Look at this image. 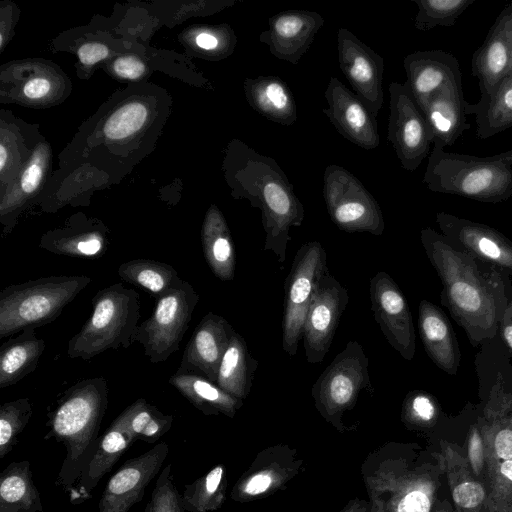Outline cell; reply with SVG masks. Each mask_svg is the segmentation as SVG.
Masks as SVG:
<instances>
[{
	"mask_svg": "<svg viewBox=\"0 0 512 512\" xmlns=\"http://www.w3.org/2000/svg\"><path fill=\"white\" fill-rule=\"evenodd\" d=\"M420 240L442 284L440 302L470 344L479 347L493 339L512 298L510 277L455 249L432 228H423Z\"/></svg>",
	"mask_w": 512,
	"mask_h": 512,
	"instance_id": "obj_1",
	"label": "cell"
},
{
	"mask_svg": "<svg viewBox=\"0 0 512 512\" xmlns=\"http://www.w3.org/2000/svg\"><path fill=\"white\" fill-rule=\"evenodd\" d=\"M497 336L474 359L480 398L477 422L485 450L483 484L490 512H512V363Z\"/></svg>",
	"mask_w": 512,
	"mask_h": 512,
	"instance_id": "obj_2",
	"label": "cell"
},
{
	"mask_svg": "<svg viewBox=\"0 0 512 512\" xmlns=\"http://www.w3.org/2000/svg\"><path fill=\"white\" fill-rule=\"evenodd\" d=\"M224 168L233 197L246 199L261 211L264 251H272L284 263L290 229L300 227L304 219V207L287 175L275 159L239 139L230 142Z\"/></svg>",
	"mask_w": 512,
	"mask_h": 512,
	"instance_id": "obj_3",
	"label": "cell"
},
{
	"mask_svg": "<svg viewBox=\"0 0 512 512\" xmlns=\"http://www.w3.org/2000/svg\"><path fill=\"white\" fill-rule=\"evenodd\" d=\"M108 393L104 377L86 378L60 394L47 412L44 440L53 439L66 449L55 480V484L66 493L96 450L108 407Z\"/></svg>",
	"mask_w": 512,
	"mask_h": 512,
	"instance_id": "obj_4",
	"label": "cell"
},
{
	"mask_svg": "<svg viewBox=\"0 0 512 512\" xmlns=\"http://www.w3.org/2000/svg\"><path fill=\"white\" fill-rule=\"evenodd\" d=\"M92 314L69 340L67 355L89 360L107 350L127 349L135 342L140 318V295L122 283L99 290L92 298Z\"/></svg>",
	"mask_w": 512,
	"mask_h": 512,
	"instance_id": "obj_5",
	"label": "cell"
},
{
	"mask_svg": "<svg viewBox=\"0 0 512 512\" xmlns=\"http://www.w3.org/2000/svg\"><path fill=\"white\" fill-rule=\"evenodd\" d=\"M90 283L87 275H54L6 286L0 292V338L53 322Z\"/></svg>",
	"mask_w": 512,
	"mask_h": 512,
	"instance_id": "obj_6",
	"label": "cell"
},
{
	"mask_svg": "<svg viewBox=\"0 0 512 512\" xmlns=\"http://www.w3.org/2000/svg\"><path fill=\"white\" fill-rule=\"evenodd\" d=\"M424 182L433 191L499 202L512 194V171L504 159H475L433 148Z\"/></svg>",
	"mask_w": 512,
	"mask_h": 512,
	"instance_id": "obj_7",
	"label": "cell"
},
{
	"mask_svg": "<svg viewBox=\"0 0 512 512\" xmlns=\"http://www.w3.org/2000/svg\"><path fill=\"white\" fill-rule=\"evenodd\" d=\"M368 365L362 345L351 340L317 378L312 397L326 420L339 425L342 414L355 406L360 391H372Z\"/></svg>",
	"mask_w": 512,
	"mask_h": 512,
	"instance_id": "obj_8",
	"label": "cell"
},
{
	"mask_svg": "<svg viewBox=\"0 0 512 512\" xmlns=\"http://www.w3.org/2000/svg\"><path fill=\"white\" fill-rule=\"evenodd\" d=\"M199 300L192 284L183 280L158 299L152 315L139 324L135 342L152 364L165 362L179 350Z\"/></svg>",
	"mask_w": 512,
	"mask_h": 512,
	"instance_id": "obj_9",
	"label": "cell"
},
{
	"mask_svg": "<svg viewBox=\"0 0 512 512\" xmlns=\"http://www.w3.org/2000/svg\"><path fill=\"white\" fill-rule=\"evenodd\" d=\"M327 272V254L322 244L304 243L296 252L285 281L282 348L290 357L297 353L313 294Z\"/></svg>",
	"mask_w": 512,
	"mask_h": 512,
	"instance_id": "obj_10",
	"label": "cell"
},
{
	"mask_svg": "<svg viewBox=\"0 0 512 512\" xmlns=\"http://www.w3.org/2000/svg\"><path fill=\"white\" fill-rule=\"evenodd\" d=\"M323 197L331 220L340 230L382 235L384 218L379 204L344 167L331 164L325 168Z\"/></svg>",
	"mask_w": 512,
	"mask_h": 512,
	"instance_id": "obj_11",
	"label": "cell"
},
{
	"mask_svg": "<svg viewBox=\"0 0 512 512\" xmlns=\"http://www.w3.org/2000/svg\"><path fill=\"white\" fill-rule=\"evenodd\" d=\"M367 486L371 512H430L435 483L427 472L409 470L398 461L383 462Z\"/></svg>",
	"mask_w": 512,
	"mask_h": 512,
	"instance_id": "obj_12",
	"label": "cell"
},
{
	"mask_svg": "<svg viewBox=\"0 0 512 512\" xmlns=\"http://www.w3.org/2000/svg\"><path fill=\"white\" fill-rule=\"evenodd\" d=\"M389 94L387 139L402 167L414 171L427 156L433 135L406 83H390Z\"/></svg>",
	"mask_w": 512,
	"mask_h": 512,
	"instance_id": "obj_13",
	"label": "cell"
},
{
	"mask_svg": "<svg viewBox=\"0 0 512 512\" xmlns=\"http://www.w3.org/2000/svg\"><path fill=\"white\" fill-rule=\"evenodd\" d=\"M436 222L441 234L455 249L499 273L512 276V241L482 223L439 212Z\"/></svg>",
	"mask_w": 512,
	"mask_h": 512,
	"instance_id": "obj_14",
	"label": "cell"
},
{
	"mask_svg": "<svg viewBox=\"0 0 512 512\" xmlns=\"http://www.w3.org/2000/svg\"><path fill=\"white\" fill-rule=\"evenodd\" d=\"M348 303V290L329 272L324 274L313 294L303 327L302 339L309 364H320L324 360Z\"/></svg>",
	"mask_w": 512,
	"mask_h": 512,
	"instance_id": "obj_15",
	"label": "cell"
},
{
	"mask_svg": "<svg viewBox=\"0 0 512 512\" xmlns=\"http://www.w3.org/2000/svg\"><path fill=\"white\" fill-rule=\"evenodd\" d=\"M371 310L381 332L391 347L405 360L416 352V336L408 302L393 278L377 272L369 285Z\"/></svg>",
	"mask_w": 512,
	"mask_h": 512,
	"instance_id": "obj_16",
	"label": "cell"
},
{
	"mask_svg": "<svg viewBox=\"0 0 512 512\" xmlns=\"http://www.w3.org/2000/svg\"><path fill=\"white\" fill-rule=\"evenodd\" d=\"M339 67L355 94L377 116L384 103V60L350 30L337 32Z\"/></svg>",
	"mask_w": 512,
	"mask_h": 512,
	"instance_id": "obj_17",
	"label": "cell"
},
{
	"mask_svg": "<svg viewBox=\"0 0 512 512\" xmlns=\"http://www.w3.org/2000/svg\"><path fill=\"white\" fill-rule=\"evenodd\" d=\"M169 453L162 441L143 454L126 460L110 477L98 503V512H129L144 498L150 482L161 471Z\"/></svg>",
	"mask_w": 512,
	"mask_h": 512,
	"instance_id": "obj_18",
	"label": "cell"
},
{
	"mask_svg": "<svg viewBox=\"0 0 512 512\" xmlns=\"http://www.w3.org/2000/svg\"><path fill=\"white\" fill-rule=\"evenodd\" d=\"M324 98L328 106L323 113L339 134L366 150L379 146L375 116L338 78L330 77Z\"/></svg>",
	"mask_w": 512,
	"mask_h": 512,
	"instance_id": "obj_19",
	"label": "cell"
},
{
	"mask_svg": "<svg viewBox=\"0 0 512 512\" xmlns=\"http://www.w3.org/2000/svg\"><path fill=\"white\" fill-rule=\"evenodd\" d=\"M323 25L324 18L318 12L285 10L269 18L268 29L259 35V41L267 45L277 59L296 65Z\"/></svg>",
	"mask_w": 512,
	"mask_h": 512,
	"instance_id": "obj_20",
	"label": "cell"
},
{
	"mask_svg": "<svg viewBox=\"0 0 512 512\" xmlns=\"http://www.w3.org/2000/svg\"><path fill=\"white\" fill-rule=\"evenodd\" d=\"M235 330L222 316L208 312L198 323L175 373H191L216 383L218 368Z\"/></svg>",
	"mask_w": 512,
	"mask_h": 512,
	"instance_id": "obj_21",
	"label": "cell"
},
{
	"mask_svg": "<svg viewBox=\"0 0 512 512\" xmlns=\"http://www.w3.org/2000/svg\"><path fill=\"white\" fill-rule=\"evenodd\" d=\"M406 84L422 110L430 97L444 87L461 83L455 57L441 50L416 51L404 58Z\"/></svg>",
	"mask_w": 512,
	"mask_h": 512,
	"instance_id": "obj_22",
	"label": "cell"
},
{
	"mask_svg": "<svg viewBox=\"0 0 512 512\" xmlns=\"http://www.w3.org/2000/svg\"><path fill=\"white\" fill-rule=\"evenodd\" d=\"M418 329L431 361L449 375H456L461 353L453 327L441 308L423 299L418 307Z\"/></svg>",
	"mask_w": 512,
	"mask_h": 512,
	"instance_id": "obj_23",
	"label": "cell"
},
{
	"mask_svg": "<svg viewBox=\"0 0 512 512\" xmlns=\"http://www.w3.org/2000/svg\"><path fill=\"white\" fill-rule=\"evenodd\" d=\"M133 442V438L116 417L100 436L92 458L69 491L70 501L81 503L91 498L92 491Z\"/></svg>",
	"mask_w": 512,
	"mask_h": 512,
	"instance_id": "obj_24",
	"label": "cell"
},
{
	"mask_svg": "<svg viewBox=\"0 0 512 512\" xmlns=\"http://www.w3.org/2000/svg\"><path fill=\"white\" fill-rule=\"evenodd\" d=\"M462 87L451 84L433 94L421 110L433 135L434 148L452 145L468 128Z\"/></svg>",
	"mask_w": 512,
	"mask_h": 512,
	"instance_id": "obj_25",
	"label": "cell"
},
{
	"mask_svg": "<svg viewBox=\"0 0 512 512\" xmlns=\"http://www.w3.org/2000/svg\"><path fill=\"white\" fill-rule=\"evenodd\" d=\"M505 16L506 10L499 16L472 60L473 74L479 80L484 104L500 83L512 74V52L504 31Z\"/></svg>",
	"mask_w": 512,
	"mask_h": 512,
	"instance_id": "obj_26",
	"label": "cell"
},
{
	"mask_svg": "<svg viewBox=\"0 0 512 512\" xmlns=\"http://www.w3.org/2000/svg\"><path fill=\"white\" fill-rule=\"evenodd\" d=\"M458 447L442 442V449L435 454L447 475L457 512H490L485 486L472 472L467 457Z\"/></svg>",
	"mask_w": 512,
	"mask_h": 512,
	"instance_id": "obj_27",
	"label": "cell"
},
{
	"mask_svg": "<svg viewBox=\"0 0 512 512\" xmlns=\"http://www.w3.org/2000/svg\"><path fill=\"white\" fill-rule=\"evenodd\" d=\"M243 87L249 106L266 119L284 126L296 122L297 108L293 93L280 77H247Z\"/></svg>",
	"mask_w": 512,
	"mask_h": 512,
	"instance_id": "obj_28",
	"label": "cell"
},
{
	"mask_svg": "<svg viewBox=\"0 0 512 512\" xmlns=\"http://www.w3.org/2000/svg\"><path fill=\"white\" fill-rule=\"evenodd\" d=\"M39 246L56 255L98 258L106 253L108 238L105 229L99 225L70 224L44 234Z\"/></svg>",
	"mask_w": 512,
	"mask_h": 512,
	"instance_id": "obj_29",
	"label": "cell"
},
{
	"mask_svg": "<svg viewBox=\"0 0 512 512\" xmlns=\"http://www.w3.org/2000/svg\"><path fill=\"white\" fill-rule=\"evenodd\" d=\"M206 263L222 281H231L235 275V248L227 222L216 206L208 210L201 231Z\"/></svg>",
	"mask_w": 512,
	"mask_h": 512,
	"instance_id": "obj_30",
	"label": "cell"
},
{
	"mask_svg": "<svg viewBox=\"0 0 512 512\" xmlns=\"http://www.w3.org/2000/svg\"><path fill=\"white\" fill-rule=\"evenodd\" d=\"M168 382L206 416L223 414L232 418L243 405V400L197 374L174 373Z\"/></svg>",
	"mask_w": 512,
	"mask_h": 512,
	"instance_id": "obj_31",
	"label": "cell"
},
{
	"mask_svg": "<svg viewBox=\"0 0 512 512\" xmlns=\"http://www.w3.org/2000/svg\"><path fill=\"white\" fill-rule=\"evenodd\" d=\"M45 341L27 328L0 346V388H7L32 373L45 350Z\"/></svg>",
	"mask_w": 512,
	"mask_h": 512,
	"instance_id": "obj_32",
	"label": "cell"
},
{
	"mask_svg": "<svg viewBox=\"0 0 512 512\" xmlns=\"http://www.w3.org/2000/svg\"><path fill=\"white\" fill-rule=\"evenodd\" d=\"M0 512H44L30 461H14L2 470Z\"/></svg>",
	"mask_w": 512,
	"mask_h": 512,
	"instance_id": "obj_33",
	"label": "cell"
},
{
	"mask_svg": "<svg viewBox=\"0 0 512 512\" xmlns=\"http://www.w3.org/2000/svg\"><path fill=\"white\" fill-rule=\"evenodd\" d=\"M258 361L245 339L235 331L220 362L216 384L230 395L245 399L252 387Z\"/></svg>",
	"mask_w": 512,
	"mask_h": 512,
	"instance_id": "obj_34",
	"label": "cell"
},
{
	"mask_svg": "<svg viewBox=\"0 0 512 512\" xmlns=\"http://www.w3.org/2000/svg\"><path fill=\"white\" fill-rule=\"evenodd\" d=\"M118 274L125 282L145 289L156 301L183 281L170 264L145 258L122 263Z\"/></svg>",
	"mask_w": 512,
	"mask_h": 512,
	"instance_id": "obj_35",
	"label": "cell"
},
{
	"mask_svg": "<svg viewBox=\"0 0 512 512\" xmlns=\"http://www.w3.org/2000/svg\"><path fill=\"white\" fill-rule=\"evenodd\" d=\"M117 417L134 441L148 444L155 443L166 434L174 420L171 414H164L144 398L134 401Z\"/></svg>",
	"mask_w": 512,
	"mask_h": 512,
	"instance_id": "obj_36",
	"label": "cell"
},
{
	"mask_svg": "<svg viewBox=\"0 0 512 512\" xmlns=\"http://www.w3.org/2000/svg\"><path fill=\"white\" fill-rule=\"evenodd\" d=\"M225 468L217 465L204 476L184 486L181 504L186 512H213L225 499Z\"/></svg>",
	"mask_w": 512,
	"mask_h": 512,
	"instance_id": "obj_37",
	"label": "cell"
},
{
	"mask_svg": "<svg viewBox=\"0 0 512 512\" xmlns=\"http://www.w3.org/2000/svg\"><path fill=\"white\" fill-rule=\"evenodd\" d=\"M32 414L33 404L29 398H18L0 406V459L17 445Z\"/></svg>",
	"mask_w": 512,
	"mask_h": 512,
	"instance_id": "obj_38",
	"label": "cell"
},
{
	"mask_svg": "<svg viewBox=\"0 0 512 512\" xmlns=\"http://www.w3.org/2000/svg\"><path fill=\"white\" fill-rule=\"evenodd\" d=\"M418 12L414 25L421 31L436 26H451L456 19L473 3V0H414Z\"/></svg>",
	"mask_w": 512,
	"mask_h": 512,
	"instance_id": "obj_39",
	"label": "cell"
},
{
	"mask_svg": "<svg viewBox=\"0 0 512 512\" xmlns=\"http://www.w3.org/2000/svg\"><path fill=\"white\" fill-rule=\"evenodd\" d=\"M484 105L482 135L489 136L512 125V74L500 83Z\"/></svg>",
	"mask_w": 512,
	"mask_h": 512,
	"instance_id": "obj_40",
	"label": "cell"
},
{
	"mask_svg": "<svg viewBox=\"0 0 512 512\" xmlns=\"http://www.w3.org/2000/svg\"><path fill=\"white\" fill-rule=\"evenodd\" d=\"M440 405L436 398L423 390L410 391L402 405V419L414 427H431L439 420Z\"/></svg>",
	"mask_w": 512,
	"mask_h": 512,
	"instance_id": "obj_41",
	"label": "cell"
},
{
	"mask_svg": "<svg viewBox=\"0 0 512 512\" xmlns=\"http://www.w3.org/2000/svg\"><path fill=\"white\" fill-rule=\"evenodd\" d=\"M286 472L272 466L263 467L253 473H247L234 486L231 493L235 500L243 501L248 498L266 494L279 487L285 479Z\"/></svg>",
	"mask_w": 512,
	"mask_h": 512,
	"instance_id": "obj_42",
	"label": "cell"
},
{
	"mask_svg": "<svg viewBox=\"0 0 512 512\" xmlns=\"http://www.w3.org/2000/svg\"><path fill=\"white\" fill-rule=\"evenodd\" d=\"M173 480L172 465L168 464L161 470L143 512H186Z\"/></svg>",
	"mask_w": 512,
	"mask_h": 512,
	"instance_id": "obj_43",
	"label": "cell"
},
{
	"mask_svg": "<svg viewBox=\"0 0 512 512\" xmlns=\"http://www.w3.org/2000/svg\"><path fill=\"white\" fill-rule=\"evenodd\" d=\"M147 110L141 103H131L114 113L105 127L110 139H122L135 133L145 122Z\"/></svg>",
	"mask_w": 512,
	"mask_h": 512,
	"instance_id": "obj_44",
	"label": "cell"
},
{
	"mask_svg": "<svg viewBox=\"0 0 512 512\" xmlns=\"http://www.w3.org/2000/svg\"><path fill=\"white\" fill-rule=\"evenodd\" d=\"M466 457L473 474L483 482L485 476V450L477 418L468 429Z\"/></svg>",
	"mask_w": 512,
	"mask_h": 512,
	"instance_id": "obj_45",
	"label": "cell"
},
{
	"mask_svg": "<svg viewBox=\"0 0 512 512\" xmlns=\"http://www.w3.org/2000/svg\"><path fill=\"white\" fill-rule=\"evenodd\" d=\"M115 72L127 79L139 78L145 70L144 64L132 57H122L116 60L114 64Z\"/></svg>",
	"mask_w": 512,
	"mask_h": 512,
	"instance_id": "obj_46",
	"label": "cell"
},
{
	"mask_svg": "<svg viewBox=\"0 0 512 512\" xmlns=\"http://www.w3.org/2000/svg\"><path fill=\"white\" fill-rule=\"evenodd\" d=\"M107 55V47L100 43L84 44L78 50V57L85 65H93L104 59Z\"/></svg>",
	"mask_w": 512,
	"mask_h": 512,
	"instance_id": "obj_47",
	"label": "cell"
},
{
	"mask_svg": "<svg viewBox=\"0 0 512 512\" xmlns=\"http://www.w3.org/2000/svg\"><path fill=\"white\" fill-rule=\"evenodd\" d=\"M42 169L37 161L32 162L21 178V188L25 193L34 192L41 180Z\"/></svg>",
	"mask_w": 512,
	"mask_h": 512,
	"instance_id": "obj_48",
	"label": "cell"
},
{
	"mask_svg": "<svg viewBox=\"0 0 512 512\" xmlns=\"http://www.w3.org/2000/svg\"><path fill=\"white\" fill-rule=\"evenodd\" d=\"M498 333L512 357V298L499 322Z\"/></svg>",
	"mask_w": 512,
	"mask_h": 512,
	"instance_id": "obj_49",
	"label": "cell"
},
{
	"mask_svg": "<svg viewBox=\"0 0 512 512\" xmlns=\"http://www.w3.org/2000/svg\"><path fill=\"white\" fill-rule=\"evenodd\" d=\"M50 90V82L45 78H35L27 82L23 88L25 96L38 99L45 96Z\"/></svg>",
	"mask_w": 512,
	"mask_h": 512,
	"instance_id": "obj_50",
	"label": "cell"
},
{
	"mask_svg": "<svg viewBox=\"0 0 512 512\" xmlns=\"http://www.w3.org/2000/svg\"><path fill=\"white\" fill-rule=\"evenodd\" d=\"M504 31H505L507 42H508L509 47L512 52V7L509 9H506Z\"/></svg>",
	"mask_w": 512,
	"mask_h": 512,
	"instance_id": "obj_51",
	"label": "cell"
},
{
	"mask_svg": "<svg viewBox=\"0 0 512 512\" xmlns=\"http://www.w3.org/2000/svg\"><path fill=\"white\" fill-rule=\"evenodd\" d=\"M343 512H367V504L365 502L355 501L353 504L347 506Z\"/></svg>",
	"mask_w": 512,
	"mask_h": 512,
	"instance_id": "obj_52",
	"label": "cell"
},
{
	"mask_svg": "<svg viewBox=\"0 0 512 512\" xmlns=\"http://www.w3.org/2000/svg\"><path fill=\"white\" fill-rule=\"evenodd\" d=\"M433 512H453L449 503L447 504L445 501L439 503L433 510Z\"/></svg>",
	"mask_w": 512,
	"mask_h": 512,
	"instance_id": "obj_53",
	"label": "cell"
},
{
	"mask_svg": "<svg viewBox=\"0 0 512 512\" xmlns=\"http://www.w3.org/2000/svg\"><path fill=\"white\" fill-rule=\"evenodd\" d=\"M7 160V152L5 147L1 144L0 145V170L2 171L5 167Z\"/></svg>",
	"mask_w": 512,
	"mask_h": 512,
	"instance_id": "obj_54",
	"label": "cell"
}]
</instances>
